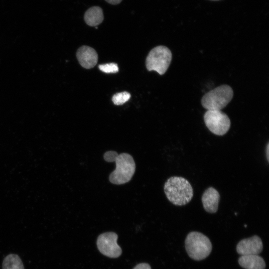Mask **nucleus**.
<instances>
[{
	"label": "nucleus",
	"instance_id": "f257e3e1",
	"mask_svg": "<svg viewBox=\"0 0 269 269\" xmlns=\"http://www.w3.org/2000/svg\"><path fill=\"white\" fill-rule=\"evenodd\" d=\"M107 162H115V169L109 175V180L113 184L120 185L130 181L135 170V164L133 157L127 153L118 154L116 151L110 150L104 154Z\"/></svg>",
	"mask_w": 269,
	"mask_h": 269
},
{
	"label": "nucleus",
	"instance_id": "f03ea898",
	"mask_svg": "<svg viewBox=\"0 0 269 269\" xmlns=\"http://www.w3.org/2000/svg\"><path fill=\"white\" fill-rule=\"evenodd\" d=\"M164 193L173 204L183 206L188 203L193 196V188L190 182L182 177L169 178L164 186Z\"/></svg>",
	"mask_w": 269,
	"mask_h": 269
},
{
	"label": "nucleus",
	"instance_id": "7ed1b4c3",
	"mask_svg": "<svg viewBox=\"0 0 269 269\" xmlns=\"http://www.w3.org/2000/svg\"><path fill=\"white\" fill-rule=\"evenodd\" d=\"M186 251L190 258L195 261L206 258L212 249L209 239L198 232H190L185 241Z\"/></svg>",
	"mask_w": 269,
	"mask_h": 269
},
{
	"label": "nucleus",
	"instance_id": "20e7f679",
	"mask_svg": "<svg viewBox=\"0 0 269 269\" xmlns=\"http://www.w3.org/2000/svg\"><path fill=\"white\" fill-rule=\"evenodd\" d=\"M233 97V91L229 85H222L206 93L201 99L202 106L208 110H221Z\"/></svg>",
	"mask_w": 269,
	"mask_h": 269
},
{
	"label": "nucleus",
	"instance_id": "39448f33",
	"mask_svg": "<svg viewBox=\"0 0 269 269\" xmlns=\"http://www.w3.org/2000/svg\"><path fill=\"white\" fill-rule=\"evenodd\" d=\"M172 59L171 51L167 47L160 45L153 48L146 59V66L148 71H155L163 75L167 71Z\"/></svg>",
	"mask_w": 269,
	"mask_h": 269
},
{
	"label": "nucleus",
	"instance_id": "423d86ee",
	"mask_svg": "<svg viewBox=\"0 0 269 269\" xmlns=\"http://www.w3.org/2000/svg\"><path fill=\"white\" fill-rule=\"evenodd\" d=\"M204 120L209 131L218 135L226 134L230 128L229 118L221 110H207L204 114Z\"/></svg>",
	"mask_w": 269,
	"mask_h": 269
},
{
	"label": "nucleus",
	"instance_id": "0eeeda50",
	"mask_svg": "<svg viewBox=\"0 0 269 269\" xmlns=\"http://www.w3.org/2000/svg\"><path fill=\"white\" fill-rule=\"evenodd\" d=\"M118 236L114 232H106L100 235L97 245L99 251L104 255L112 258L121 256L122 251L117 243Z\"/></svg>",
	"mask_w": 269,
	"mask_h": 269
},
{
	"label": "nucleus",
	"instance_id": "6e6552de",
	"mask_svg": "<svg viewBox=\"0 0 269 269\" xmlns=\"http://www.w3.org/2000/svg\"><path fill=\"white\" fill-rule=\"evenodd\" d=\"M263 249L262 240L257 235L241 240L236 247L237 253L241 256L258 255Z\"/></svg>",
	"mask_w": 269,
	"mask_h": 269
},
{
	"label": "nucleus",
	"instance_id": "1a4fd4ad",
	"mask_svg": "<svg viewBox=\"0 0 269 269\" xmlns=\"http://www.w3.org/2000/svg\"><path fill=\"white\" fill-rule=\"evenodd\" d=\"M76 56L80 65L86 69L94 67L98 62V54L95 49L87 46L80 47Z\"/></svg>",
	"mask_w": 269,
	"mask_h": 269
},
{
	"label": "nucleus",
	"instance_id": "9d476101",
	"mask_svg": "<svg viewBox=\"0 0 269 269\" xmlns=\"http://www.w3.org/2000/svg\"><path fill=\"white\" fill-rule=\"evenodd\" d=\"M220 196L218 191L210 187L204 192L201 200L204 210L210 213H216L218 208Z\"/></svg>",
	"mask_w": 269,
	"mask_h": 269
},
{
	"label": "nucleus",
	"instance_id": "9b49d317",
	"mask_svg": "<svg viewBox=\"0 0 269 269\" xmlns=\"http://www.w3.org/2000/svg\"><path fill=\"white\" fill-rule=\"evenodd\" d=\"M238 263L245 269H265L266 268L264 259L258 255L241 256Z\"/></svg>",
	"mask_w": 269,
	"mask_h": 269
},
{
	"label": "nucleus",
	"instance_id": "f8f14e48",
	"mask_svg": "<svg viewBox=\"0 0 269 269\" xmlns=\"http://www.w3.org/2000/svg\"><path fill=\"white\" fill-rule=\"evenodd\" d=\"M104 19V15L102 8L99 6H92L85 13L84 20L89 26H97Z\"/></svg>",
	"mask_w": 269,
	"mask_h": 269
},
{
	"label": "nucleus",
	"instance_id": "ddd939ff",
	"mask_svg": "<svg viewBox=\"0 0 269 269\" xmlns=\"http://www.w3.org/2000/svg\"><path fill=\"white\" fill-rule=\"evenodd\" d=\"M2 269H24L20 258L15 254H9L4 259Z\"/></svg>",
	"mask_w": 269,
	"mask_h": 269
},
{
	"label": "nucleus",
	"instance_id": "4468645a",
	"mask_svg": "<svg viewBox=\"0 0 269 269\" xmlns=\"http://www.w3.org/2000/svg\"><path fill=\"white\" fill-rule=\"evenodd\" d=\"M131 95L127 92H123L115 94L112 98V101L116 105H123L130 98Z\"/></svg>",
	"mask_w": 269,
	"mask_h": 269
},
{
	"label": "nucleus",
	"instance_id": "2eb2a0df",
	"mask_svg": "<svg viewBox=\"0 0 269 269\" xmlns=\"http://www.w3.org/2000/svg\"><path fill=\"white\" fill-rule=\"evenodd\" d=\"M99 68L101 71L106 73H115L119 71L118 65L115 63L99 65Z\"/></svg>",
	"mask_w": 269,
	"mask_h": 269
},
{
	"label": "nucleus",
	"instance_id": "dca6fc26",
	"mask_svg": "<svg viewBox=\"0 0 269 269\" xmlns=\"http://www.w3.org/2000/svg\"><path fill=\"white\" fill-rule=\"evenodd\" d=\"M133 269H151V267L147 263H140L137 265Z\"/></svg>",
	"mask_w": 269,
	"mask_h": 269
},
{
	"label": "nucleus",
	"instance_id": "f3484780",
	"mask_svg": "<svg viewBox=\"0 0 269 269\" xmlns=\"http://www.w3.org/2000/svg\"><path fill=\"white\" fill-rule=\"evenodd\" d=\"M108 3L112 4H117L120 3L122 0H105Z\"/></svg>",
	"mask_w": 269,
	"mask_h": 269
},
{
	"label": "nucleus",
	"instance_id": "a211bd4d",
	"mask_svg": "<svg viewBox=\"0 0 269 269\" xmlns=\"http://www.w3.org/2000/svg\"><path fill=\"white\" fill-rule=\"evenodd\" d=\"M266 151H267V158L268 160L269 161V143H268L267 145Z\"/></svg>",
	"mask_w": 269,
	"mask_h": 269
},
{
	"label": "nucleus",
	"instance_id": "6ab92c4d",
	"mask_svg": "<svg viewBox=\"0 0 269 269\" xmlns=\"http://www.w3.org/2000/svg\"></svg>",
	"mask_w": 269,
	"mask_h": 269
}]
</instances>
